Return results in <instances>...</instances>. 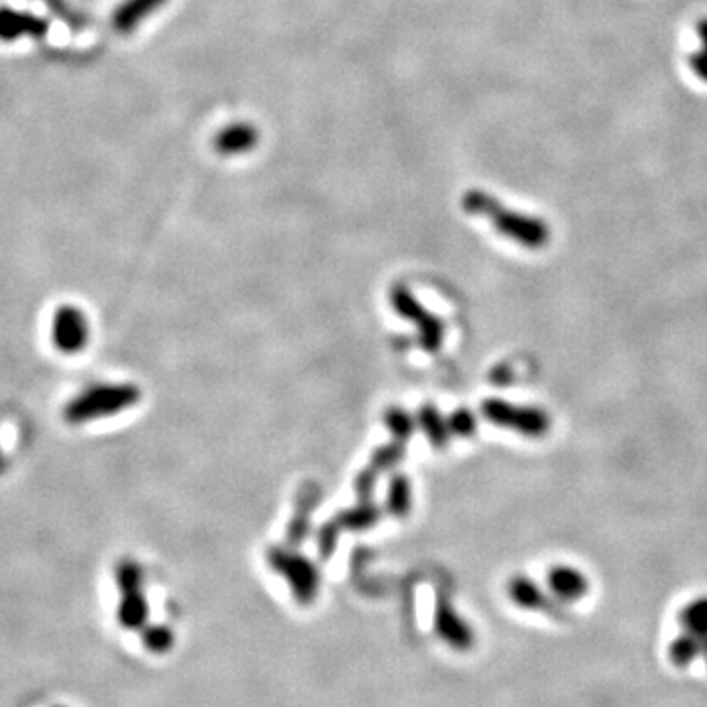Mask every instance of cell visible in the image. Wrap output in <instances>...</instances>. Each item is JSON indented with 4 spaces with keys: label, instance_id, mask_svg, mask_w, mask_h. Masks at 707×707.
<instances>
[{
    "label": "cell",
    "instance_id": "6da1fadb",
    "mask_svg": "<svg viewBox=\"0 0 707 707\" xmlns=\"http://www.w3.org/2000/svg\"><path fill=\"white\" fill-rule=\"evenodd\" d=\"M462 207L468 215L490 220L503 238L517 242L523 248L541 250L550 242L552 232L543 218L511 211L486 191L470 189L462 199Z\"/></svg>",
    "mask_w": 707,
    "mask_h": 707
},
{
    "label": "cell",
    "instance_id": "7a4b0ae2",
    "mask_svg": "<svg viewBox=\"0 0 707 707\" xmlns=\"http://www.w3.org/2000/svg\"><path fill=\"white\" fill-rule=\"evenodd\" d=\"M140 401V389L132 383H97L77 393L63 409L71 425H85L128 411Z\"/></svg>",
    "mask_w": 707,
    "mask_h": 707
},
{
    "label": "cell",
    "instance_id": "3957f363",
    "mask_svg": "<svg viewBox=\"0 0 707 707\" xmlns=\"http://www.w3.org/2000/svg\"><path fill=\"white\" fill-rule=\"evenodd\" d=\"M114 576L120 592L116 619L126 631H140L150 619V605L144 594V572L134 560H120Z\"/></svg>",
    "mask_w": 707,
    "mask_h": 707
},
{
    "label": "cell",
    "instance_id": "277c9868",
    "mask_svg": "<svg viewBox=\"0 0 707 707\" xmlns=\"http://www.w3.org/2000/svg\"><path fill=\"white\" fill-rule=\"evenodd\" d=\"M482 415L491 425L513 431L527 438H543L552 429V419L537 405H519L505 399H488L482 403Z\"/></svg>",
    "mask_w": 707,
    "mask_h": 707
},
{
    "label": "cell",
    "instance_id": "5b68a950",
    "mask_svg": "<svg viewBox=\"0 0 707 707\" xmlns=\"http://www.w3.org/2000/svg\"><path fill=\"white\" fill-rule=\"evenodd\" d=\"M268 560L272 570L289 584V590L297 603L309 605L317 599L321 588V574L309 558L287 548H272L268 552Z\"/></svg>",
    "mask_w": 707,
    "mask_h": 707
},
{
    "label": "cell",
    "instance_id": "8992f818",
    "mask_svg": "<svg viewBox=\"0 0 707 707\" xmlns=\"http://www.w3.org/2000/svg\"><path fill=\"white\" fill-rule=\"evenodd\" d=\"M391 305L395 307V311L407 319V321H413L417 325V330H419V338H421V344L427 352H436L440 350L442 346V338H444V325L440 319H436L433 313H429L415 297L413 293L403 287V285H397L393 291H391Z\"/></svg>",
    "mask_w": 707,
    "mask_h": 707
},
{
    "label": "cell",
    "instance_id": "52a82bcc",
    "mask_svg": "<svg viewBox=\"0 0 707 707\" xmlns=\"http://www.w3.org/2000/svg\"><path fill=\"white\" fill-rule=\"evenodd\" d=\"M507 594L517 607H521L525 611H541L544 615L558 619V621L570 619L566 605L554 598L548 592V588L544 590L541 584H537L529 576H513L507 584Z\"/></svg>",
    "mask_w": 707,
    "mask_h": 707
},
{
    "label": "cell",
    "instance_id": "ba28073f",
    "mask_svg": "<svg viewBox=\"0 0 707 707\" xmlns=\"http://www.w3.org/2000/svg\"><path fill=\"white\" fill-rule=\"evenodd\" d=\"M91 338V327L85 313L75 305H61L54 313L52 340L63 354H79Z\"/></svg>",
    "mask_w": 707,
    "mask_h": 707
},
{
    "label": "cell",
    "instance_id": "9c48e42d",
    "mask_svg": "<svg viewBox=\"0 0 707 707\" xmlns=\"http://www.w3.org/2000/svg\"><path fill=\"white\" fill-rule=\"evenodd\" d=\"M435 631L436 635L454 651L466 653L476 645L474 629L444 596H440L436 601Z\"/></svg>",
    "mask_w": 707,
    "mask_h": 707
},
{
    "label": "cell",
    "instance_id": "30bf717a",
    "mask_svg": "<svg viewBox=\"0 0 707 707\" xmlns=\"http://www.w3.org/2000/svg\"><path fill=\"white\" fill-rule=\"evenodd\" d=\"M50 22L38 14L16 10L10 6H0V40L16 42L22 38L42 40L48 36Z\"/></svg>",
    "mask_w": 707,
    "mask_h": 707
},
{
    "label": "cell",
    "instance_id": "8fae6325",
    "mask_svg": "<svg viewBox=\"0 0 707 707\" xmlns=\"http://www.w3.org/2000/svg\"><path fill=\"white\" fill-rule=\"evenodd\" d=\"M546 588L554 598L568 605L586 598L590 594L592 584L582 570L570 564H556L546 574Z\"/></svg>",
    "mask_w": 707,
    "mask_h": 707
},
{
    "label": "cell",
    "instance_id": "7c38bea8",
    "mask_svg": "<svg viewBox=\"0 0 707 707\" xmlns=\"http://www.w3.org/2000/svg\"><path fill=\"white\" fill-rule=\"evenodd\" d=\"M378 517H380V509L376 505H372V503H362V505L338 515L332 523H328L327 527L323 529V533H321V552H323V556L327 558V556L332 554V548H334L338 533L342 529H348V531L368 529L374 523H378Z\"/></svg>",
    "mask_w": 707,
    "mask_h": 707
},
{
    "label": "cell",
    "instance_id": "4fadbf2b",
    "mask_svg": "<svg viewBox=\"0 0 707 707\" xmlns=\"http://www.w3.org/2000/svg\"><path fill=\"white\" fill-rule=\"evenodd\" d=\"M258 128L248 122L228 124L215 136L213 148L220 156H240L258 146Z\"/></svg>",
    "mask_w": 707,
    "mask_h": 707
},
{
    "label": "cell",
    "instance_id": "5bb4252c",
    "mask_svg": "<svg viewBox=\"0 0 707 707\" xmlns=\"http://www.w3.org/2000/svg\"><path fill=\"white\" fill-rule=\"evenodd\" d=\"M167 0H124L112 14V26L118 34H132L144 20L160 10Z\"/></svg>",
    "mask_w": 707,
    "mask_h": 707
},
{
    "label": "cell",
    "instance_id": "9a60e30c",
    "mask_svg": "<svg viewBox=\"0 0 707 707\" xmlns=\"http://www.w3.org/2000/svg\"><path fill=\"white\" fill-rule=\"evenodd\" d=\"M403 444H405V442H399V444H391V446L381 448L380 452L376 454V458L372 460V464H370V466L360 474V478H358V493H360V495L370 497L372 488H374V482H376V478L380 476L381 472L387 470V468H391V466H395V464L403 458V452H405Z\"/></svg>",
    "mask_w": 707,
    "mask_h": 707
},
{
    "label": "cell",
    "instance_id": "2e32d148",
    "mask_svg": "<svg viewBox=\"0 0 707 707\" xmlns=\"http://www.w3.org/2000/svg\"><path fill=\"white\" fill-rule=\"evenodd\" d=\"M702 656V641L690 631H682L668 645V658L676 668H688Z\"/></svg>",
    "mask_w": 707,
    "mask_h": 707
},
{
    "label": "cell",
    "instance_id": "e0dca14e",
    "mask_svg": "<svg viewBox=\"0 0 707 707\" xmlns=\"http://www.w3.org/2000/svg\"><path fill=\"white\" fill-rule=\"evenodd\" d=\"M140 639H142V647L152 654L169 653L175 645V633L171 627L167 625H150L146 623L140 629Z\"/></svg>",
    "mask_w": 707,
    "mask_h": 707
},
{
    "label": "cell",
    "instance_id": "ac0fdd59",
    "mask_svg": "<svg viewBox=\"0 0 707 707\" xmlns=\"http://www.w3.org/2000/svg\"><path fill=\"white\" fill-rule=\"evenodd\" d=\"M417 423L419 427L427 433V436L431 438V442L435 444L436 448H444L450 440V429H448V421H444L440 417V413L436 411V407L433 405H427V407H421L419 411V417H417Z\"/></svg>",
    "mask_w": 707,
    "mask_h": 707
},
{
    "label": "cell",
    "instance_id": "d6986e66",
    "mask_svg": "<svg viewBox=\"0 0 707 707\" xmlns=\"http://www.w3.org/2000/svg\"><path fill=\"white\" fill-rule=\"evenodd\" d=\"M678 619H680V625L684 631H690L698 637L707 635V596H700V598L688 601L682 607Z\"/></svg>",
    "mask_w": 707,
    "mask_h": 707
},
{
    "label": "cell",
    "instance_id": "ffe728a7",
    "mask_svg": "<svg viewBox=\"0 0 707 707\" xmlns=\"http://www.w3.org/2000/svg\"><path fill=\"white\" fill-rule=\"evenodd\" d=\"M387 509L397 517H405L411 511V482L405 476L393 478L387 491Z\"/></svg>",
    "mask_w": 707,
    "mask_h": 707
},
{
    "label": "cell",
    "instance_id": "44dd1931",
    "mask_svg": "<svg viewBox=\"0 0 707 707\" xmlns=\"http://www.w3.org/2000/svg\"><path fill=\"white\" fill-rule=\"evenodd\" d=\"M385 423L399 442H407L409 436L413 435V431H415V421L401 409H391L385 415Z\"/></svg>",
    "mask_w": 707,
    "mask_h": 707
},
{
    "label": "cell",
    "instance_id": "7402d4cb",
    "mask_svg": "<svg viewBox=\"0 0 707 707\" xmlns=\"http://www.w3.org/2000/svg\"><path fill=\"white\" fill-rule=\"evenodd\" d=\"M448 429H450V433H454V435L458 436L474 435L476 429H478V421H476V417H474L472 411H468V409H458L456 413L450 415V419H448Z\"/></svg>",
    "mask_w": 707,
    "mask_h": 707
},
{
    "label": "cell",
    "instance_id": "603a6c76",
    "mask_svg": "<svg viewBox=\"0 0 707 707\" xmlns=\"http://www.w3.org/2000/svg\"><path fill=\"white\" fill-rule=\"evenodd\" d=\"M696 32H698V36H700L702 48H700L696 54H692V57H690V65H692L694 73H696L702 81H706L707 83V18L698 24Z\"/></svg>",
    "mask_w": 707,
    "mask_h": 707
},
{
    "label": "cell",
    "instance_id": "cb8c5ba5",
    "mask_svg": "<svg viewBox=\"0 0 707 707\" xmlns=\"http://www.w3.org/2000/svg\"><path fill=\"white\" fill-rule=\"evenodd\" d=\"M700 641H702V658L706 660L707 666V635H704V637H700Z\"/></svg>",
    "mask_w": 707,
    "mask_h": 707
},
{
    "label": "cell",
    "instance_id": "d4e9b609",
    "mask_svg": "<svg viewBox=\"0 0 707 707\" xmlns=\"http://www.w3.org/2000/svg\"><path fill=\"white\" fill-rule=\"evenodd\" d=\"M6 468V458H4V452H2V446H0V474L4 472Z\"/></svg>",
    "mask_w": 707,
    "mask_h": 707
},
{
    "label": "cell",
    "instance_id": "484cf974",
    "mask_svg": "<svg viewBox=\"0 0 707 707\" xmlns=\"http://www.w3.org/2000/svg\"><path fill=\"white\" fill-rule=\"evenodd\" d=\"M55 707H67V706H55Z\"/></svg>",
    "mask_w": 707,
    "mask_h": 707
}]
</instances>
